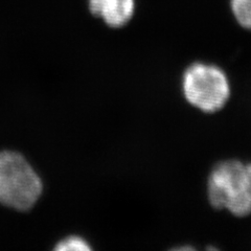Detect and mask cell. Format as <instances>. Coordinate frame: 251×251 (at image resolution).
<instances>
[{
	"label": "cell",
	"mask_w": 251,
	"mask_h": 251,
	"mask_svg": "<svg viewBox=\"0 0 251 251\" xmlns=\"http://www.w3.org/2000/svg\"><path fill=\"white\" fill-rule=\"evenodd\" d=\"M90 13L110 27L120 28L128 25L136 9L135 0H88Z\"/></svg>",
	"instance_id": "4"
},
{
	"label": "cell",
	"mask_w": 251,
	"mask_h": 251,
	"mask_svg": "<svg viewBox=\"0 0 251 251\" xmlns=\"http://www.w3.org/2000/svg\"><path fill=\"white\" fill-rule=\"evenodd\" d=\"M208 199L218 209L234 216L251 214V163L226 160L211 171L208 178Z\"/></svg>",
	"instance_id": "1"
},
{
	"label": "cell",
	"mask_w": 251,
	"mask_h": 251,
	"mask_svg": "<svg viewBox=\"0 0 251 251\" xmlns=\"http://www.w3.org/2000/svg\"><path fill=\"white\" fill-rule=\"evenodd\" d=\"M54 249L58 251H87L90 250L91 247L83 238L72 235L58 242Z\"/></svg>",
	"instance_id": "6"
},
{
	"label": "cell",
	"mask_w": 251,
	"mask_h": 251,
	"mask_svg": "<svg viewBox=\"0 0 251 251\" xmlns=\"http://www.w3.org/2000/svg\"><path fill=\"white\" fill-rule=\"evenodd\" d=\"M234 19L246 29H251V0H229Z\"/></svg>",
	"instance_id": "5"
},
{
	"label": "cell",
	"mask_w": 251,
	"mask_h": 251,
	"mask_svg": "<svg viewBox=\"0 0 251 251\" xmlns=\"http://www.w3.org/2000/svg\"><path fill=\"white\" fill-rule=\"evenodd\" d=\"M186 100L204 112L218 111L227 103L230 86L221 68L196 63L186 69L182 81Z\"/></svg>",
	"instance_id": "3"
},
{
	"label": "cell",
	"mask_w": 251,
	"mask_h": 251,
	"mask_svg": "<svg viewBox=\"0 0 251 251\" xmlns=\"http://www.w3.org/2000/svg\"><path fill=\"white\" fill-rule=\"evenodd\" d=\"M43 191L42 180L25 156L0 152V204L25 211L35 206Z\"/></svg>",
	"instance_id": "2"
}]
</instances>
